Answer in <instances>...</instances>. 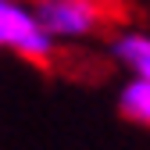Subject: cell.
I'll return each mask as SVG.
<instances>
[{"instance_id":"7a4b0ae2","label":"cell","mask_w":150,"mask_h":150,"mask_svg":"<svg viewBox=\"0 0 150 150\" xmlns=\"http://www.w3.org/2000/svg\"><path fill=\"white\" fill-rule=\"evenodd\" d=\"M0 50L29 64H54L57 43L47 36L32 0H0Z\"/></svg>"},{"instance_id":"6da1fadb","label":"cell","mask_w":150,"mask_h":150,"mask_svg":"<svg viewBox=\"0 0 150 150\" xmlns=\"http://www.w3.org/2000/svg\"><path fill=\"white\" fill-rule=\"evenodd\" d=\"M36 14L54 43H86L97 40L107 29L118 25V18L97 0H32Z\"/></svg>"},{"instance_id":"277c9868","label":"cell","mask_w":150,"mask_h":150,"mask_svg":"<svg viewBox=\"0 0 150 150\" xmlns=\"http://www.w3.org/2000/svg\"><path fill=\"white\" fill-rule=\"evenodd\" d=\"M118 111L125 122L150 129V79H125L118 89Z\"/></svg>"},{"instance_id":"5b68a950","label":"cell","mask_w":150,"mask_h":150,"mask_svg":"<svg viewBox=\"0 0 150 150\" xmlns=\"http://www.w3.org/2000/svg\"><path fill=\"white\" fill-rule=\"evenodd\" d=\"M97 4H100V7H107V11L122 22V14H125V0H97Z\"/></svg>"},{"instance_id":"3957f363","label":"cell","mask_w":150,"mask_h":150,"mask_svg":"<svg viewBox=\"0 0 150 150\" xmlns=\"http://www.w3.org/2000/svg\"><path fill=\"white\" fill-rule=\"evenodd\" d=\"M107 54L129 79H150V32L118 25L107 36Z\"/></svg>"}]
</instances>
